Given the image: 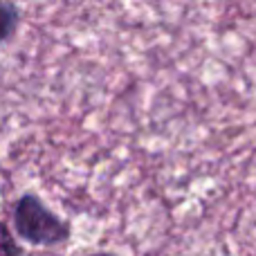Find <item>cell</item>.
<instances>
[{"label":"cell","instance_id":"obj_1","mask_svg":"<svg viewBox=\"0 0 256 256\" xmlns=\"http://www.w3.org/2000/svg\"><path fill=\"white\" fill-rule=\"evenodd\" d=\"M12 220L14 234L34 248H56L72 236L70 222L61 220L34 191L18 196L12 207Z\"/></svg>","mask_w":256,"mask_h":256},{"label":"cell","instance_id":"obj_2","mask_svg":"<svg viewBox=\"0 0 256 256\" xmlns=\"http://www.w3.org/2000/svg\"><path fill=\"white\" fill-rule=\"evenodd\" d=\"M20 27V7L14 2H0V45L9 43Z\"/></svg>","mask_w":256,"mask_h":256},{"label":"cell","instance_id":"obj_3","mask_svg":"<svg viewBox=\"0 0 256 256\" xmlns=\"http://www.w3.org/2000/svg\"><path fill=\"white\" fill-rule=\"evenodd\" d=\"M0 256H27L25 250L18 245L16 234L2 220H0Z\"/></svg>","mask_w":256,"mask_h":256},{"label":"cell","instance_id":"obj_4","mask_svg":"<svg viewBox=\"0 0 256 256\" xmlns=\"http://www.w3.org/2000/svg\"><path fill=\"white\" fill-rule=\"evenodd\" d=\"M88 256H117L115 252H94V254H88Z\"/></svg>","mask_w":256,"mask_h":256}]
</instances>
